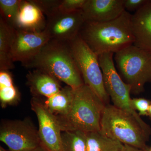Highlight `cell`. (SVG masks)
Here are the masks:
<instances>
[{
	"label": "cell",
	"instance_id": "obj_1",
	"mask_svg": "<svg viewBox=\"0 0 151 151\" xmlns=\"http://www.w3.org/2000/svg\"><path fill=\"white\" fill-rule=\"evenodd\" d=\"M132 14L125 11L115 19L102 23L84 22L79 36L99 55L116 53L134 44Z\"/></svg>",
	"mask_w": 151,
	"mask_h": 151
},
{
	"label": "cell",
	"instance_id": "obj_2",
	"mask_svg": "<svg viewBox=\"0 0 151 151\" xmlns=\"http://www.w3.org/2000/svg\"><path fill=\"white\" fill-rule=\"evenodd\" d=\"M23 66L45 70L74 89L84 84L68 42L50 40L35 58Z\"/></svg>",
	"mask_w": 151,
	"mask_h": 151
},
{
	"label": "cell",
	"instance_id": "obj_3",
	"mask_svg": "<svg viewBox=\"0 0 151 151\" xmlns=\"http://www.w3.org/2000/svg\"><path fill=\"white\" fill-rule=\"evenodd\" d=\"M105 105L86 84L74 89L73 103L69 112L65 116H56L61 131L86 133L100 131Z\"/></svg>",
	"mask_w": 151,
	"mask_h": 151
},
{
	"label": "cell",
	"instance_id": "obj_4",
	"mask_svg": "<svg viewBox=\"0 0 151 151\" xmlns=\"http://www.w3.org/2000/svg\"><path fill=\"white\" fill-rule=\"evenodd\" d=\"M100 131L108 137L124 145L149 151L147 142L150 137L137 119L113 105H105L100 122Z\"/></svg>",
	"mask_w": 151,
	"mask_h": 151
},
{
	"label": "cell",
	"instance_id": "obj_5",
	"mask_svg": "<svg viewBox=\"0 0 151 151\" xmlns=\"http://www.w3.org/2000/svg\"><path fill=\"white\" fill-rule=\"evenodd\" d=\"M114 60L131 92H144L145 84L151 81V53L132 45L115 53Z\"/></svg>",
	"mask_w": 151,
	"mask_h": 151
},
{
	"label": "cell",
	"instance_id": "obj_6",
	"mask_svg": "<svg viewBox=\"0 0 151 151\" xmlns=\"http://www.w3.org/2000/svg\"><path fill=\"white\" fill-rule=\"evenodd\" d=\"M113 54L112 52H108L98 55L105 89L113 102V105L134 116L146 133L150 136L151 127L143 121L139 113L132 107V99L130 97L132 87L123 81L116 70L113 60Z\"/></svg>",
	"mask_w": 151,
	"mask_h": 151
},
{
	"label": "cell",
	"instance_id": "obj_7",
	"mask_svg": "<svg viewBox=\"0 0 151 151\" xmlns=\"http://www.w3.org/2000/svg\"><path fill=\"white\" fill-rule=\"evenodd\" d=\"M68 43L84 84L89 86L105 105L109 104L110 97L104 85L99 56L79 35Z\"/></svg>",
	"mask_w": 151,
	"mask_h": 151
},
{
	"label": "cell",
	"instance_id": "obj_8",
	"mask_svg": "<svg viewBox=\"0 0 151 151\" xmlns=\"http://www.w3.org/2000/svg\"><path fill=\"white\" fill-rule=\"evenodd\" d=\"M0 140L10 151L31 150L40 145L38 130L29 119L2 122Z\"/></svg>",
	"mask_w": 151,
	"mask_h": 151
},
{
	"label": "cell",
	"instance_id": "obj_9",
	"mask_svg": "<svg viewBox=\"0 0 151 151\" xmlns=\"http://www.w3.org/2000/svg\"><path fill=\"white\" fill-rule=\"evenodd\" d=\"M37 97L31 100L32 110L36 115L40 145L46 151H64L62 131L56 117L50 113Z\"/></svg>",
	"mask_w": 151,
	"mask_h": 151
},
{
	"label": "cell",
	"instance_id": "obj_10",
	"mask_svg": "<svg viewBox=\"0 0 151 151\" xmlns=\"http://www.w3.org/2000/svg\"><path fill=\"white\" fill-rule=\"evenodd\" d=\"M46 19L45 30L50 40L67 42L78 36L85 22L81 10L70 13L58 12Z\"/></svg>",
	"mask_w": 151,
	"mask_h": 151
},
{
	"label": "cell",
	"instance_id": "obj_11",
	"mask_svg": "<svg viewBox=\"0 0 151 151\" xmlns=\"http://www.w3.org/2000/svg\"><path fill=\"white\" fill-rule=\"evenodd\" d=\"M50 40L45 30L31 32L15 29L11 50L13 61H19L23 66L35 58Z\"/></svg>",
	"mask_w": 151,
	"mask_h": 151
},
{
	"label": "cell",
	"instance_id": "obj_12",
	"mask_svg": "<svg viewBox=\"0 0 151 151\" xmlns=\"http://www.w3.org/2000/svg\"><path fill=\"white\" fill-rule=\"evenodd\" d=\"M125 11L124 0H86L81 12L84 22L102 23L115 19Z\"/></svg>",
	"mask_w": 151,
	"mask_h": 151
},
{
	"label": "cell",
	"instance_id": "obj_13",
	"mask_svg": "<svg viewBox=\"0 0 151 151\" xmlns=\"http://www.w3.org/2000/svg\"><path fill=\"white\" fill-rule=\"evenodd\" d=\"M133 45L151 53V0L132 15Z\"/></svg>",
	"mask_w": 151,
	"mask_h": 151
},
{
	"label": "cell",
	"instance_id": "obj_14",
	"mask_svg": "<svg viewBox=\"0 0 151 151\" xmlns=\"http://www.w3.org/2000/svg\"><path fill=\"white\" fill-rule=\"evenodd\" d=\"M47 19L32 0H21L14 29L31 32H41L45 29Z\"/></svg>",
	"mask_w": 151,
	"mask_h": 151
},
{
	"label": "cell",
	"instance_id": "obj_15",
	"mask_svg": "<svg viewBox=\"0 0 151 151\" xmlns=\"http://www.w3.org/2000/svg\"><path fill=\"white\" fill-rule=\"evenodd\" d=\"M27 84L34 97L48 98L59 92L63 87L60 81L42 70L34 69L26 75Z\"/></svg>",
	"mask_w": 151,
	"mask_h": 151
},
{
	"label": "cell",
	"instance_id": "obj_16",
	"mask_svg": "<svg viewBox=\"0 0 151 151\" xmlns=\"http://www.w3.org/2000/svg\"><path fill=\"white\" fill-rule=\"evenodd\" d=\"M74 89L69 86L63 87L59 92L46 98L44 104L47 110L55 116L67 115L73 103Z\"/></svg>",
	"mask_w": 151,
	"mask_h": 151
},
{
	"label": "cell",
	"instance_id": "obj_17",
	"mask_svg": "<svg viewBox=\"0 0 151 151\" xmlns=\"http://www.w3.org/2000/svg\"><path fill=\"white\" fill-rule=\"evenodd\" d=\"M14 33V29L0 17V70H9L15 68L11 55Z\"/></svg>",
	"mask_w": 151,
	"mask_h": 151
},
{
	"label": "cell",
	"instance_id": "obj_18",
	"mask_svg": "<svg viewBox=\"0 0 151 151\" xmlns=\"http://www.w3.org/2000/svg\"><path fill=\"white\" fill-rule=\"evenodd\" d=\"M87 151H122L124 144L106 136L100 130L86 132Z\"/></svg>",
	"mask_w": 151,
	"mask_h": 151
},
{
	"label": "cell",
	"instance_id": "obj_19",
	"mask_svg": "<svg viewBox=\"0 0 151 151\" xmlns=\"http://www.w3.org/2000/svg\"><path fill=\"white\" fill-rule=\"evenodd\" d=\"M18 89L14 85L9 70H0V101L3 108L18 103L19 100Z\"/></svg>",
	"mask_w": 151,
	"mask_h": 151
},
{
	"label": "cell",
	"instance_id": "obj_20",
	"mask_svg": "<svg viewBox=\"0 0 151 151\" xmlns=\"http://www.w3.org/2000/svg\"><path fill=\"white\" fill-rule=\"evenodd\" d=\"M62 140L64 151H87L86 132H62Z\"/></svg>",
	"mask_w": 151,
	"mask_h": 151
},
{
	"label": "cell",
	"instance_id": "obj_21",
	"mask_svg": "<svg viewBox=\"0 0 151 151\" xmlns=\"http://www.w3.org/2000/svg\"><path fill=\"white\" fill-rule=\"evenodd\" d=\"M21 2V0H0V17L14 28Z\"/></svg>",
	"mask_w": 151,
	"mask_h": 151
},
{
	"label": "cell",
	"instance_id": "obj_22",
	"mask_svg": "<svg viewBox=\"0 0 151 151\" xmlns=\"http://www.w3.org/2000/svg\"><path fill=\"white\" fill-rule=\"evenodd\" d=\"M46 17L51 16L59 11L61 0H32Z\"/></svg>",
	"mask_w": 151,
	"mask_h": 151
},
{
	"label": "cell",
	"instance_id": "obj_23",
	"mask_svg": "<svg viewBox=\"0 0 151 151\" xmlns=\"http://www.w3.org/2000/svg\"><path fill=\"white\" fill-rule=\"evenodd\" d=\"M86 0H61L59 11L63 13H70L81 11Z\"/></svg>",
	"mask_w": 151,
	"mask_h": 151
},
{
	"label": "cell",
	"instance_id": "obj_24",
	"mask_svg": "<svg viewBox=\"0 0 151 151\" xmlns=\"http://www.w3.org/2000/svg\"><path fill=\"white\" fill-rule=\"evenodd\" d=\"M131 104L134 110L138 111L140 116H148L150 100L145 98H133Z\"/></svg>",
	"mask_w": 151,
	"mask_h": 151
},
{
	"label": "cell",
	"instance_id": "obj_25",
	"mask_svg": "<svg viewBox=\"0 0 151 151\" xmlns=\"http://www.w3.org/2000/svg\"><path fill=\"white\" fill-rule=\"evenodd\" d=\"M149 0H124L125 11L137 12Z\"/></svg>",
	"mask_w": 151,
	"mask_h": 151
},
{
	"label": "cell",
	"instance_id": "obj_26",
	"mask_svg": "<svg viewBox=\"0 0 151 151\" xmlns=\"http://www.w3.org/2000/svg\"><path fill=\"white\" fill-rule=\"evenodd\" d=\"M122 151H149L144 150L137 148L135 147H132V146L128 145H124L123 149Z\"/></svg>",
	"mask_w": 151,
	"mask_h": 151
},
{
	"label": "cell",
	"instance_id": "obj_27",
	"mask_svg": "<svg viewBox=\"0 0 151 151\" xmlns=\"http://www.w3.org/2000/svg\"><path fill=\"white\" fill-rule=\"evenodd\" d=\"M28 151H46L43 148V147H42L41 145L36 148L33 149V150H31Z\"/></svg>",
	"mask_w": 151,
	"mask_h": 151
},
{
	"label": "cell",
	"instance_id": "obj_28",
	"mask_svg": "<svg viewBox=\"0 0 151 151\" xmlns=\"http://www.w3.org/2000/svg\"><path fill=\"white\" fill-rule=\"evenodd\" d=\"M148 117H149V119L151 121V100H150V108H149Z\"/></svg>",
	"mask_w": 151,
	"mask_h": 151
},
{
	"label": "cell",
	"instance_id": "obj_29",
	"mask_svg": "<svg viewBox=\"0 0 151 151\" xmlns=\"http://www.w3.org/2000/svg\"><path fill=\"white\" fill-rule=\"evenodd\" d=\"M0 151H7L3 147H2L1 146L0 147Z\"/></svg>",
	"mask_w": 151,
	"mask_h": 151
},
{
	"label": "cell",
	"instance_id": "obj_30",
	"mask_svg": "<svg viewBox=\"0 0 151 151\" xmlns=\"http://www.w3.org/2000/svg\"><path fill=\"white\" fill-rule=\"evenodd\" d=\"M149 151H151V147L150 148H149Z\"/></svg>",
	"mask_w": 151,
	"mask_h": 151
},
{
	"label": "cell",
	"instance_id": "obj_31",
	"mask_svg": "<svg viewBox=\"0 0 151 151\" xmlns=\"http://www.w3.org/2000/svg\"></svg>",
	"mask_w": 151,
	"mask_h": 151
}]
</instances>
